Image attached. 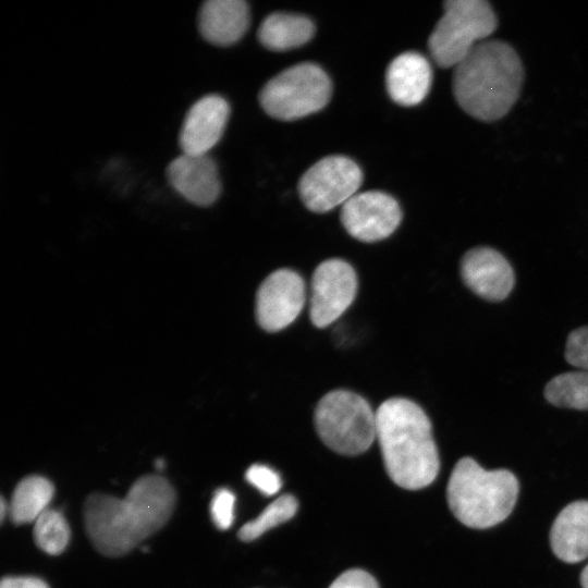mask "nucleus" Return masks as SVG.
Segmentation results:
<instances>
[{"label": "nucleus", "instance_id": "b1692460", "mask_svg": "<svg viewBox=\"0 0 588 588\" xmlns=\"http://www.w3.org/2000/svg\"><path fill=\"white\" fill-rule=\"evenodd\" d=\"M246 480L262 494L270 497L281 488L280 475L271 467L262 464L249 466L245 473Z\"/></svg>", "mask_w": 588, "mask_h": 588}, {"label": "nucleus", "instance_id": "dca6fc26", "mask_svg": "<svg viewBox=\"0 0 588 588\" xmlns=\"http://www.w3.org/2000/svg\"><path fill=\"white\" fill-rule=\"evenodd\" d=\"M432 70L420 53L408 51L391 61L385 73L387 90L393 101L402 106L420 103L429 93Z\"/></svg>", "mask_w": 588, "mask_h": 588}, {"label": "nucleus", "instance_id": "f8f14e48", "mask_svg": "<svg viewBox=\"0 0 588 588\" xmlns=\"http://www.w3.org/2000/svg\"><path fill=\"white\" fill-rule=\"evenodd\" d=\"M229 117L230 106L219 95H206L194 102L179 135L182 154L207 155L222 137Z\"/></svg>", "mask_w": 588, "mask_h": 588}, {"label": "nucleus", "instance_id": "c756f323", "mask_svg": "<svg viewBox=\"0 0 588 588\" xmlns=\"http://www.w3.org/2000/svg\"><path fill=\"white\" fill-rule=\"evenodd\" d=\"M155 465L158 469H162L164 467V461L159 458L156 461Z\"/></svg>", "mask_w": 588, "mask_h": 588}, {"label": "nucleus", "instance_id": "f3484780", "mask_svg": "<svg viewBox=\"0 0 588 588\" xmlns=\"http://www.w3.org/2000/svg\"><path fill=\"white\" fill-rule=\"evenodd\" d=\"M553 553L566 563L588 556V501L566 505L555 517L550 530Z\"/></svg>", "mask_w": 588, "mask_h": 588}, {"label": "nucleus", "instance_id": "6e6552de", "mask_svg": "<svg viewBox=\"0 0 588 588\" xmlns=\"http://www.w3.org/2000/svg\"><path fill=\"white\" fill-rule=\"evenodd\" d=\"M363 182L360 168L344 156H328L311 166L298 183L299 196L311 211L322 213L343 206Z\"/></svg>", "mask_w": 588, "mask_h": 588}, {"label": "nucleus", "instance_id": "5701e85b", "mask_svg": "<svg viewBox=\"0 0 588 588\" xmlns=\"http://www.w3.org/2000/svg\"><path fill=\"white\" fill-rule=\"evenodd\" d=\"M235 495L228 488L216 490L210 502V515L215 526L226 530L234 520Z\"/></svg>", "mask_w": 588, "mask_h": 588}, {"label": "nucleus", "instance_id": "aec40b11", "mask_svg": "<svg viewBox=\"0 0 588 588\" xmlns=\"http://www.w3.org/2000/svg\"><path fill=\"white\" fill-rule=\"evenodd\" d=\"M544 396L554 406L588 409V371H569L555 376L546 385Z\"/></svg>", "mask_w": 588, "mask_h": 588}, {"label": "nucleus", "instance_id": "ddd939ff", "mask_svg": "<svg viewBox=\"0 0 588 588\" xmlns=\"http://www.w3.org/2000/svg\"><path fill=\"white\" fill-rule=\"evenodd\" d=\"M464 283L478 296L500 302L514 286V272L509 261L495 249L475 247L461 261Z\"/></svg>", "mask_w": 588, "mask_h": 588}, {"label": "nucleus", "instance_id": "cd10ccee", "mask_svg": "<svg viewBox=\"0 0 588 588\" xmlns=\"http://www.w3.org/2000/svg\"><path fill=\"white\" fill-rule=\"evenodd\" d=\"M7 512H9V505H7V502L4 500L3 497H1V501H0V518H1V522H3L5 515H7Z\"/></svg>", "mask_w": 588, "mask_h": 588}, {"label": "nucleus", "instance_id": "39448f33", "mask_svg": "<svg viewBox=\"0 0 588 588\" xmlns=\"http://www.w3.org/2000/svg\"><path fill=\"white\" fill-rule=\"evenodd\" d=\"M315 426L323 443L342 455H358L377 438V417L369 403L347 390H333L318 402Z\"/></svg>", "mask_w": 588, "mask_h": 588}, {"label": "nucleus", "instance_id": "423d86ee", "mask_svg": "<svg viewBox=\"0 0 588 588\" xmlns=\"http://www.w3.org/2000/svg\"><path fill=\"white\" fill-rule=\"evenodd\" d=\"M428 39L433 61L441 68H455L471 49L497 28L498 20L486 0H449Z\"/></svg>", "mask_w": 588, "mask_h": 588}, {"label": "nucleus", "instance_id": "f257e3e1", "mask_svg": "<svg viewBox=\"0 0 588 588\" xmlns=\"http://www.w3.org/2000/svg\"><path fill=\"white\" fill-rule=\"evenodd\" d=\"M176 495L171 483L158 475L137 478L123 499L94 492L84 503L86 532L106 556L126 554L169 520Z\"/></svg>", "mask_w": 588, "mask_h": 588}, {"label": "nucleus", "instance_id": "bb28decb", "mask_svg": "<svg viewBox=\"0 0 588 588\" xmlns=\"http://www.w3.org/2000/svg\"><path fill=\"white\" fill-rule=\"evenodd\" d=\"M0 588H50L48 584L32 576H5L1 579Z\"/></svg>", "mask_w": 588, "mask_h": 588}, {"label": "nucleus", "instance_id": "0eeeda50", "mask_svg": "<svg viewBox=\"0 0 588 588\" xmlns=\"http://www.w3.org/2000/svg\"><path fill=\"white\" fill-rule=\"evenodd\" d=\"M330 96L327 73L315 63L304 62L272 77L262 87L259 102L270 117L290 121L321 110Z\"/></svg>", "mask_w": 588, "mask_h": 588}, {"label": "nucleus", "instance_id": "7ed1b4c3", "mask_svg": "<svg viewBox=\"0 0 588 588\" xmlns=\"http://www.w3.org/2000/svg\"><path fill=\"white\" fill-rule=\"evenodd\" d=\"M524 81L520 59L503 40H483L455 68L453 94L470 117L493 122L506 115L519 97Z\"/></svg>", "mask_w": 588, "mask_h": 588}, {"label": "nucleus", "instance_id": "a878e982", "mask_svg": "<svg viewBox=\"0 0 588 588\" xmlns=\"http://www.w3.org/2000/svg\"><path fill=\"white\" fill-rule=\"evenodd\" d=\"M329 588H379V586L369 573L353 568L342 573Z\"/></svg>", "mask_w": 588, "mask_h": 588}, {"label": "nucleus", "instance_id": "6ab92c4d", "mask_svg": "<svg viewBox=\"0 0 588 588\" xmlns=\"http://www.w3.org/2000/svg\"><path fill=\"white\" fill-rule=\"evenodd\" d=\"M54 494L53 485L45 477H24L14 488L9 516L14 525L35 523L47 510Z\"/></svg>", "mask_w": 588, "mask_h": 588}, {"label": "nucleus", "instance_id": "412c9836", "mask_svg": "<svg viewBox=\"0 0 588 588\" xmlns=\"http://www.w3.org/2000/svg\"><path fill=\"white\" fill-rule=\"evenodd\" d=\"M33 536L40 550L58 555L68 547L71 531L63 514L49 507L35 520Z\"/></svg>", "mask_w": 588, "mask_h": 588}, {"label": "nucleus", "instance_id": "1a4fd4ad", "mask_svg": "<svg viewBox=\"0 0 588 588\" xmlns=\"http://www.w3.org/2000/svg\"><path fill=\"white\" fill-rule=\"evenodd\" d=\"M357 292L354 268L342 259L322 261L311 279L309 317L317 328L335 321L352 304Z\"/></svg>", "mask_w": 588, "mask_h": 588}, {"label": "nucleus", "instance_id": "9b49d317", "mask_svg": "<svg viewBox=\"0 0 588 588\" xmlns=\"http://www.w3.org/2000/svg\"><path fill=\"white\" fill-rule=\"evenodd\" d=\"M402 220L397 201L390 195L369 191L357 193L341 209V222L354 238L377 242L391 235Z\"/></svg>", "mask_w": 588, "mask_h": 588}, {"label": "nucleus", "instance_id": "4468645a", "mask_svg": "<svg viewBox=\"0 0 588 588\" xmlns=\"http://www.w3.org/2000/svg\"><path fill=\"white\" fill-rule=\"evenodd\" d=\"M166 175L170 185L196 206L208 207L220 196L218 168L208 155L182 154L168 164Z\"/></svg>", "mask_w": 588, "mask_h": 588}, {"label": "nucleus", "instance_id": "c85d7f7f", "mask_svg": "<svg viewBox=\"0 0 588 588\" xmlns=\"http://www.w3.org/2000/svg\"><path fill=\"white\" fill-rule=\"evenodd\" d=\"M580 584H581L583 588H588V564L586 565V567L581 572Z\"/></svg>", "mask_w": 588, "mask_h": 588}, {"label": "nucleus", "instance_id": "20e7f679", "mask_svg": "<svg viewBox=\"0 0 588 588\" xmlns=\"http://www.w3.org/2000/svg\"><path fill=\"white\" fill-rule=\"evenodd\" d=\"M518 490V481L510 470H486L471 457H463L451 473L446 499L462 524L482 529L511 514Z\"/></svg>", "mask_w": 588, "mask_h": 588}, {"label": "nucleus", "instance_id": "9d476101", "mask_svg": "<svg viewBox=\"0 0 588 588\" xmlns=\"http://www.w3.org/2000/svg\"><path fill=\"white\" fill-rule=\"evenodd\" d=\"M305 304V284L302 277L291 269L270 273L256 293V319L268 332L290 326Z\"/></svg>", "mask_w": 588, "mask_h": 588}, {"label": "nucleus", "instance_id": "f03ea898", "mask_svg": "<svg viewBox=\"0 0 588 588\" xmlns=\"http://www.w3.org/2000/svg\"><path fill=\"white\" fill-rule=\"evenodd\" d=\"M377 439L388 475L397 486L418 490L437 477L440 460L431 422L411 400L392 397L376 411Z\"/></svg>", "mask_w": 588, "mask_h": 588}, {"label": "nucleus", "instance_id": "2eb2a0df", "mask_svg": "<svg viewBox=\"0 0 588 588\" xmlns=\"http://www.w3.org/2000/svg\"><path fill=\"white\" fill-rule=\"evenodd\" d=\"M249 19V8L243 0H208L199 9L198 29L206 41L225 47L244 36Z\"/></svg>", "mask_w": 588, "mask_h": 588}, {"label": "nucleus", "instance_id": "393cba45", "mask_svg": "<svg viewBox=\"0 0 588 588\" xmlns=\"http://www.w3.org/2000/svg\"><path fill=\"white\" fill-rule=\"evenodd\" d=\"M565 358L571 365L588 371V327L578 328L568 334Z\"/></svg>", "mask_w": 588, "mask_h": 588}, {"label": "nucleus", "instance_id": "a211bd4d", "mask_svg": "<svg viewBox=\"0 0 588 588\" xmlns=\"http://www.w3.org/2000/svg\"><path fill=\"white\" fill-rule=\"evenodd\" d=\"M315 33L313 22L299 14L277 12L260 24L257 36L262 46L273 51H284L303 46Z\"/></svg>", "mask_w": 588, "mask_h": 588}, {"label": "nucleus", "instance_id": "4be33fe9", "mask_svg": "<svg viewBox=\"0 0 588 588\" xmlns=\"http://www.w3.org/2000/svg\"><path fill=\"white\" fill-rule=\"evenodd\" d=\"M297 507V500L293 495H281L272 501L255 519L243 525L237 536L242 541H253L268 529L291 519Z\"/></svg>", "mask_w": 588, "mask_h": 588}]
</instances>
